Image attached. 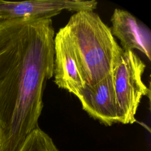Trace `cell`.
<instances>
[{
    "mask_svg": "<svg viewBox=\"0 0 151 151\" xmlns=\"http://www.w3.org/2000/svg\"><path fill=\"white\" fill-rule=\"evenodd\" d=\"M54 81L57 87L75 96L86 86L80 64L68 32L61 28L54 38Z\"/></svg>",
    "mask_w": 151,
    "mask_h": 151,
    "instance_id": "4",
    "label": "cell"
},
{
    "mask_svg": "<svg viewBox=\"0 0 151 151\" xmlns=\"http://www.w3.org/2000/svg\"><path fill=\"white\" fill-rule=\"evenodd\" d=\"M54 33L50 18L0 19V151H17L38 126Z\"/></svg>",
    "mask_w": 151,
    "mask_h": 151,
    "instance_id": "1",
    "label": "cell"
},
{
    "mask_svg": "<svg viewBox=\"0 0 151 151\" xmlns=\"http://www.w3.org/2000/svg\"><path fill=\"white\" fill-rule=\"evenodd\" d=\"M111 32L119 40L125 51L137 50L151 61V32L150 29L129 12L116 8L111 15Z\"/></svg>",
    "mask_w": 151,
    "mask_h": 151,
    "instance_id": "7",
    "label": "cell"
},
{
    "mask_svg": "<svg viewBox=\"0 0 151 151\" xmlns=\"http://www.w3.org/2000/svg\"><path fill=\"white\" fill-rule=\"evenodd\" d=\"M77 97L83 110L93 119L107 126L120 123L113 73L93 86H86Z\"/></svg>",
    "mask_w": 151,
    "mask_h": 151,
    "instance_id": "6",
    "label": "cell"
},
{
    "mask_svg": "<svg viewBox=\"0 0 151 151\" xmlns=\"http://www.w3.org/2000/svg\"><path fill=\"white\" fill-rule=\"evenodd\" d=\"M97 4L95 0H31L21 2L0 0V19L52 18L63 10L76 12L94 11Z\"/></svg>",
    "mask_w": 151,
    "mask_h": 151,
    "instance_id": "5",
    "label": "cell"
},
{
    "mask_svg": "<svg viewBox=\"0 0 151 151\" xmlns=\"http://www.w3.org/2000/svg\"><path fill=\"white\" fill-rule=\"evenodd\" d=\"M145 68V64L133 51H123L113 73L120 123H134L142 99L150 94V88L142 80Z\"/></svg>",
    "mask_w": 151,
    "mask_h": 151,
    "instance_id": "3",
    "label": "cell"
},
{
    "mask_svg": "<svg viewBox=\"0 0 151 151\" xmlns=\"http://www.w3.org/2000/svg\"><path fill=\"white\" fill-rule=\"evenodd\" d=\"M17 151H60L52 138L39 126L27 137Z\"/></svg>",
    "mask_w": 151,
    "mask_h": 151,
    "instance_id": "8",
    "label": "cell"
},
{
    "mask_svg": "<svg viewBox=\"0 0 151 151\" xmlns=\"http://www.w3.org/2000/svg\"><path fill=\"white\" fill-rule=\"evenodd\" d=\"M77 56L86 86H93L113 74L123 50L109 28L94 11H81L64 26Z\"/></svg>",
    "mask_w": 151,
    "mask_h": 151,
    "instance_id": "2",
    "label": "cell"
}]
</instances>
